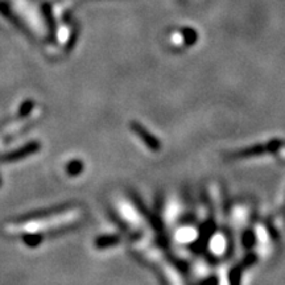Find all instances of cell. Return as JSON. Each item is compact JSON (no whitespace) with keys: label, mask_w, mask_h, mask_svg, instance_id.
Instances as JSON below:
<instances>
[{"label":"cell","mask_w":285,"mask_h":285,"mask_svg":"<svg viewBox=\"0 0 285 285\" xmlns=\"http://www.w3.org/2000/svg\"><path fill=\"white\" fill-rule=\"evenodd\" d=\"M37 149H39V144H37V143H31V144H28V145H25V147L20 148V149L15 150V152H12V154H8V155H6V156H3L2 157V161H3V163H8V161H16V160L23 159V157L28 156V155L34 154Z\"/></svg>","instance_id":"6da1fadb"},{"label":"cell","mask_w":285,"mask_h":285,"mask_svg":"<svg viewBox=\"0 0 285 285\" xmlns=\"http://www.w3.org/2000/svg\"><path fill=\"white\" fill-rule=\"evenodd\" d=\"M24 240L29 247H34L40 243L41 240V235H27L24 236Z\"/></svg>","instance_id":"7a4b0ae2"}]
</instances>
